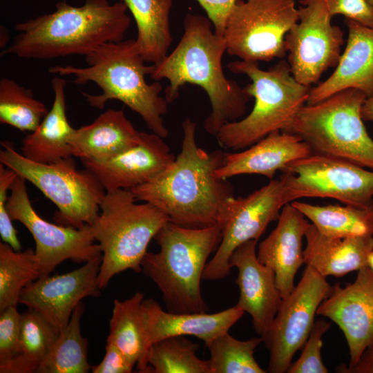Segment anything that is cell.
Listing matches in <instances>:
<instances>
[{"mask_svg":"<svg viewBox=\"0 0 373 373\" xmlns=\"http://www.w3.org/2000/svg\"><path fill=\"white\" fill-rule=\"evenodd\" d=\"M183 26L176 47L161 62L152 64L149 76L154 81L169 82L164 90L168 104L179 97L185 84L202 88L211 106L204 127L215 136L224 124L242 117L250 97L236 81L226 77L222 59L227 52V43L223 36L215 32L210 19L188 13Z\"/></svg>","mask_w":373,"mask_h":373,"instance_id":"cell-1","label":"cell"},{"mask_svg":"<svg viewBox=\"0 0 373 373\" xmlns=\"http://www.w3.org/2000/svg\"><path fill=\"white\" fill-rule=\"evenodd\" d=\"M182 126L181 151L173 163L152 180L130 190L137 201L155 206L171 222L189 228L212 226L222 202L233 196L231 184L215 176L224 153L198 146L195 121L186 118Z\"/></svg>","mask_w":373,"mask_h":373,"instance_id":"cell-2","label":"cell"},{"mask_svg":"<svg viewBox=\"0 0 373 373\" xmlns=\"http://www.w3.org/2000/svg\"><path fill=\"white\" fill-rule=\"evenodd\" d=\"M121 0H85L81 6L61 1L55 10L18 23V34L1 52L21 59H52L87 55L106 43L124 40L131 19Z\"/></svg>","mask_w":373,"mask_h":373,"instance_id":"cell-3","label":"cell"},{"mask_svg":"<svg viewBox=\"0 0 373 373\" xmlns=\"http://www.w3.org/2000/svg\"><path fill=\"white\" fill-rule=\"evenodd\" d=\"M86 67L55 66L48 72L59 76H73V82H94L102 93L82 92L93 108L102 109L110 100H118L137 113L149 130L165 138L169 131L163 116L168 102L161 96L162 86L158 81L148 84L153 65H146L136 39L102 44L85 56Z\"/></svg>","mask_w":373,"mask_h":373,"instance_id":"cell-4","label":"cell"},{"mask_svg":"<svg viewBox=\"0 0 373 373\" xmlns=\"http://www.w3.org/2000/svg\"><path fill=\"white\" fill-rule=\"evenodd\" d=\"M221 238L218 224L189 228L169 221L155 236L160 251L146 252L141 272L160 289L167 311L208 312L200 282L208 258L218 249Z\"/></svg>","mask_w":373,"mask_h":373,"instance_id":"cell-5","label":"cell"},{"mask_svg":"<svg viewBox=\"0 0 373 373\" xmlns=\"http://www.w3.org/2000/svg\"><path fill=\"white\" fill-rule=\"evenodd\" d=\"M227 67L251 79L244 89L255 102L245 117L227 123L219 129L215 137L223 149H245L271 133L287 131L307 102L311 87L296 80L285 59L268 70L260 68L258 62L243 60L229 62Z\"/></svg>","mask_w":373,"mask_h":373,"instance_id":"cell-6","label":"cell"},{"mask_svg":"<svg viewBox=\"0 0 373 373\" xmlns=\"http://www.w3.org/2000/svg\"><path fill=\"white\" fill-rule=\"evenodd\" d=\"M131 190L106 193L98 216L90 224L102 251L98 285L105 289L116 274L142 271L141 263L151 240L168 217L150 203H136Z\"/></svg>","mask_w":373,"mask_h":373,"instance_id":"cell-7","label":"cell"},{"mask_svg":"<svg viewBox=\"0 0 373 373\" xmlns=\"http://www.w3.org/2000/svg\"><path fill=\"white\" fill-rule=\"evenodd\" d=\"M367 96L355 88L305 104L285 131L299 136L314 153L339 157L373 169V140L361 116Z\"/></svg>","mask_w":373,"mask_h":373,"instance_id":"cell-8","label":"cell"},{"mask_svg":"<svg viewBox=\"0 0 373 373\" xmlns=\"http://www.w3.org/2000/svg\"><path fill=\"white\" fill-rule=\"evenodd\" d=\"M1 144L0 162L32 183L56 205L57 222L75 228L94 222L106 191L92 172L79 170L72 157L39 163L18 153L10 142L2 141Z\"/></svg>","mask_w":373,"mask_h":373,"instance_id":"cell-9","label":"cell"},{"mask_svg":"<svg viewBox=\"0 0 373 373\" xmlns=\"http://www.w3.org/2000/svg\"><path fill=\"white\" fill-rule=\"evenodd\" d=\"M298 21L294 0H237L227 18V52L258 62L284 58L285 38Z\"/></svg>","mask_w":373,"mask_h":373,"instance_id":"cell-10","label":"cell"},{"mask_svg":"<svg viewBox=\"0 0 373 373\" xmlns=\"http://www.w3.org/2000/svg\"><path fill=\"white\" fill-rule=\"evenodd\" d=\"M347 160L312 153L295 160L280 177L289 203L301 198H329L345 204L373 205V171Z\"/></svg>","mask_w":373,"mask_h":373,"instance_id":"cell-11","label":"cell"},{"mask_svg":"<svg viewBox=\"0 0 373 373\" xmlns=\"http://www.w3.org/2000/svg\"><path fill=\"white\" fill-rule=\"evenodd\" d=\"M288 203L280 179L271 180L246 197L225 199L219 208L216 223L221 229V241L205 267L202 279L218 280L227 277L233 251L247 241L258 240L269 224L278 220Z\"/></svg>","mask_w":373,"mask_h":373,"instance_id":"cell-12","label":"cell"},{"mask_svg":"<svg viewBox=\"0 0 373 373\" xmlns=\"http://www.w3.org/2000/svg\"><path fill=\"white\" fill-rule=\"evenodd\" d=\"M26 182L23 177L17 175L11 186L6 207L11 220L21 222L32 236L41 276L50 275L66 260L85 263L102 256L99 245L95 243L90 225L75 228L53 224L41 218L29 199Z\"/></svg>","mask_w":373,"mask_h":373,"instance_id":"cell-13","label":"cell"},{"mask_svg":"<svg viewBox=\"0 0 373 373\" xmlns=\"http://www.w3.org/2000/svg\"><path fill=\"white\" fill-rule=\"evenodd\" d=\"M332 289L326 277L306 265L298 285L282 298L272 323L262 336L269 353L267 372H287L294 354L309 335L319 305Z\"/></svg>","mask_w":373,"mask_h":373,"instance_id":"cell-14","label":"cell"},{"mask_svg":"<svg viewBox=\"0 0 373 373\" xmlns=\"http://www.w3.org/2000/svg\"><path fill=\"white\" fill-rule=\"evenodd\" d=\"M298 21L285 35L288 63L294 77L310 87L329 68L336 67L344 44L343 32L332 23L323 0H301Z\"/></svg>","mask_w":373,"mask_h":373,"instance_id":"cell-15","label":"cell"},{"mask_svg":"<svg viewBox=\"0 0 373 373\" xmlns=\"http://www.w3.org/2000/svg\"><path fill=\"white\" fill-rule=\"evenodd\" d=\"M101 262L102 256L71 271L39 277L22 290L19 304L37 312L60 332L83 298L101 295Z\"/></svg>","mask_w":373,"mask_h":373,"instance_id":"cell-16","label":"cell"},{"mask_svg":"<svg viewBox=\"0 0 373 373\" xmlns=\"http://www.w3.org/2000/svg\"><path fill=\"white\" fill-rule=\"evenodd\" d=\"M352 283L332 286L319 305L317 315L329 319L343 332L353 366L373 341V272L368 267L357 271Z\"/></svg>","mask_w":373,"mask_h":373,"instance_id":"cell-17","label":"cell"},{"mask_svg":"<svg viewBox=\"0 0 373 373\" xmlns=\"http://www.w3.org/2000/svg\"><path fill=\"white\" fill-rule=\"evenodd\" d=\"M164 138L142 131L135 146L105 160H82L98 179L106 193L131 189L154 179L175 160Z\"/></svg>","mask_w":373,"mask_h":373,"instance_id":"cell-18","label":"cell"},{"mask_svg":"<svg viewBox=\"0 0 373 373\" xmlns=\"http://www.w3.org/2000/svg\"><path fill=\"white\" fill-rule=\"evenodd\" d=\"M257 242L251 240L238 246L229 265L238 271L236 283L240 296L236 305L251 316L256 333L262 337L277 313L282 296L274 271L257 258Z\"/></svg>","mask_w":373,"mask_h":373,"instance_id":"cell-19","label":"cell"},{"mask_svg":"<svg viewBox=\"0 0 373 373\" xmlns=\"http://www.w3.org/2000/svg\"><path fill=\"white\" fill-rule=\"evenodd\" d=\"M310 223L291 203L281 210L276 227L259 245L257 258L275 274L282 298L294 289V279L304 264L303 238Z\"/></svg>","mask_w":373,"mask_h":373,"instance_id":"cell-20","label":"cell"},{"mask_svg":"<svg viewBox=\"0 0 373 373\" xmlns=\"http://www.w3.org/2000/svg\"><path fill=\"white\" fill-rule=\"evenodd\" d=\"M142 310L148 351L157 341L174 336H193L208 347L216 338L229 332L245 313L236 305L214 314L173 313L164 311L152 298L144 299Z\"/></svg>","mask_w":373,"mask_h":373,"instance_id":"cell-21","label":"cell"},{"mask_svg":"<svg viewBox=\"0 0 373 373\" xmlns=\"http://www.w3.org/2000/svg\"><path fill=\"white\" fill-rule=\"evenodd\" d=\"M346 25L348 38L339 61L327 79L310 88L307 104L348 88L373 95V28L347 19Z\"/></svg>","mask_w":373,"mask_h":373,"instance_id":"cell-22","label":"cell"},{"mask_svg":"<svg viewBox=\"0 0 373 373\" xmlns=\"http://www.w3.org/2000/svg\"><path fill=\"white\" fill-rule=\"evenodd\" d=\"M312 153L309 146L297 135L275 131L240 152L224 153L215 176L227 180L238 175L258 174L272 179L278 171Z\"/></svg>","mask_w":373,"mask_h":373,"instance_id":"cell-23","label":"cell"},{"mask_svg":"<svg viewBox=\"0 0 373 373\" xmlns=\"http://www.w3.org/2000/svg\"><path fill=\"white\" fill-rule=\"evenodd\" d=\"M142 137L123 111L108 109L92 123L75 129L72 155L81 160L102 161L137 144Z\"/></svg>","mask_w":373,"mask_h":373,"instance_id":"cell-24","label":"cell"},{"mask_svg":"<svg viewBox=\"0 0 373 373\" xmlns=\"http://www.w3.org/2000/svg\"><path fill=\"white\" fill-rule=\"evenodd\" d=\"M305 237L304 264L324 277H343L367 267V257L373 250V236L329 237L312 223Z\"/></svg>","mask_w":373,"mask_h":373,"instance_id":"cell-25","label":"cell"},{"mask_svg":"<svg viewBox=\"0 0 373 373\" xmlns=\"http://www.w3.org/2000/svg\"><path fill=\"white\" fill-rule=\"evenodd\" d=\"M66 84L61 77L51 79L52 106L39 126L22 140L21 154L28 160L50 164L73 157L70 140L75 128L66 116Z\"/></svg>","mask_w":373,"mask_h":373,"instance_id":"cell-26","label":"cell"},{"mask_svg":"<svg viewBox=\"0 0 373 373\" xmlns=\"http://www.w3.org/2000/svg\"><path fill=\"white\" fill-rule=\"evenodd\" d=\"M137 25L135 39L144 61L161 62L169 54L173 42L170 12L173 0H122Z\"/></svg>","mask_w":373,"mask_h":373,"instance_id":"cell-27","label":"cell"},{"mask_svg":"<svg viewBox=\"0 0 373 373\" xmlns=\"http://www.w3.org/2000/svg\"><path fill=\"white\" fill-rule=\"evenodd\" d=\"M144 299L142 293L136 292L124 300H114L107 337L135 364L137 372L141 373H146L148 368Z\"/></svg>","mask_w":373,"mask_h":373,"instance_id":"cell-28","label":"cell"},{"mask_svg":"<svg viewBox=\"0 0 373 373\" xmlns=\"http://www.w3.org/2000/svg\"><path fill=\"white\" fill-rule=\"evenodd\" d=\"M291 204L325 236L340 238L373 236V205L318 206L298 201Z\"/></svg>","mask_w":373,"mask_h":373,"instance_id":"cell-29","label":"cell"},{"mask_svg":"<svg viewBox=\"0 0 373 373\" xmlns=\"http://www.w3.org/2000/svg\"><path fill=\"white\" fill-rule=\"evenodd\" d=\"M59 332L41 314L28 308L21 314L19 354L8 363L0 365V373H36Z\"/></svg>","mask_w":373,"mask_h":373,"instance_id":"cell-30","label":"cell"},{"mask_svg":"<svg viewBox=\"0 0 373 373\" xmlns=\"http://www.w3.org/2000/svg\"><path fill=\"white\" fill-rule=\"evenodd\" d=\"M84 309L82 302L75 307L36 373H87L91 370L88 361V341L81 332Z\"/></svg>","mask_w":373,"mask_h":373,"instance_id":"cell-31","label":"cell"},{"mask_svg":"<svg viewBox=\"0 0 373 373\" xmlns=\"http://www.w3.org/2000/svg\"><path fill=\"white\" fill-rule=\"evenodd\" d=\"M41 276L35 250L15 251L0 242V312L19 304L22 290Z\"/></svg>","mask_w":373,"mask_h":373,"instance_id":"cell-32","label":"cell"},{"mask_svg":"<svg viewBox=\"0 0 373 373\" xmlns=\"http://www.w3.org/2000/svg\"><path fill=\"white\" fill-rule=\"evenodd\" d=\"M199 347L186 336L158 341L149 349L146 373H210L208 360L196 355Z\"/></svg>","mask_w":373,"mask_h":373,"instance_id":"cell-33","label":"cell"},{"mask_svg":"<svg viewBox=\"0 0 373 373\" xmlns=\"http://www.w3.org/2000/svg\"><path fill=\"white\" fill-rule=\"evenodd\" d=\"M46 105L32 91L14 79L0 80V122L22 132L34 131L48 113Z\"/></svg>","mask_w":373,"mask_h":373,"instance_id":"cell-34","label":"cell"},{"mask_svg":"<svg viewBox=\"0 0 373 373\" xmlns=\"http://www.w3.org/2000/svg\"><path fill=\"white\" fill-rule=\"evenodd\" d=\"M262 338L253 337L247 341L235 338L229 332L216 338L207 347L210 373H266L254 357L256 347Z\"/></svg>","mask_w":373,"mask_h":373,"instance_id":"cell-35","label":"cell"},{"mask_svg":"<svg viewBox=\"0 0 373 373\" xmlns=\"http://www.w3.org/2000/svg\"><path fill=\"white\" fill-rule=\"evenodd\" d=\"M331 322L319 319L314 322L309 335L303 346L301 354L291 362L287 373H327L328 370L323 362L321 349L323 336L329 329Z\"/></svg>","mask_w":373,"mask_h":373,"instance_id":"cell-36","label":"cell"},{"mask_svg":"<svg viewBox=\"0 0 373 373\" xmlns=\"http://www.w3.org/2000/svg\"><path fill=\"white\" fill-rule=\"evenodd\" d=\"M21 314L17 306L0 312V365L8 363L19 354Z\"/></svg>","mask_w":373,"mask_h":373,"instance_id":"cell-37","label":"cell"},{"mask_svg":"<svg viewBox=\"0 0 373 373\" xmlns=\"http://www.w3.org/2000/svg\"><path fill=\"white\" fill-rule=\"evenodd\" d=\"M12 169L0 164V235L3 242L9 245L15 251L21 249V242L17 237V232L6 207L8 198V191L17 177Z\"/></svg>","mask_w":373,"mask_h":373,"instance_id":"cell-38","label":"cell"},{"mask_svg":"<svg viewBox=\"0 0 373 373\" xmlns=\"http://www.w3.org/2000/svg\"><path fill=\"white\" fill-rule=\"evenodd\" d=\"M332 15H341L347 19L373 28V7L366 0H323Z\"/></svg>","mask_w":373,"mask_h":373,"instance_id":"cell-39","label":"cell"},{"mask_svg":"<svg viewBox=\"0 0 373 373\" xmlns=\"http://www.w3.org/2000/svg\"><path fill=\"white\" fill-rule=\"evenodd\" d=\"M135 364L111 341L106 339V352L102 361L91 366L93 373H130Z\"/></svg>","mask_w":373,"mask_h":373,"instance_id":"cell-40","label":"cell"},{"mask_svg":"<svg viewBox=\"0 0 373 373\" xmlns=\"http://www.w3.org/2000/svg\"><path fill=\"white\" fill-rule=\"evenodd\" d=\"M205 10L215 32L223 35L227 18L237 0H196Z\"/></svg>","mask_w":373,"mask_h":373,"instance_id":"cell-41","label":"cell"},{"mask_svg":"<svg viewBox=\"0 0 373 373\" xmlns=\"http://www.w3.org/2000/svg\"><path fill=\"white\" fill-rule=\"evenodd\" d=\"M336 370L342 373H373V341L365 348L353 366L339 365Z\"/></svg>","mask_w":373,"mask_h":373,"instance_id":"cell-42","label":"cell"},{"mask_svg":"<svg viewBox=\"0 0 373 373\" xmlns=\"http://www.w3.org/2000/svg\"><path fill=\"white\" fill-rule=\"evenodd\" d=\"M361 116L363 121L373 122V95L365 99L361 108Z\"/></svg>","mask_w":373,"mask_h":373,"instance_id":"cell-43","label":"cell"},{"mask_svg":"<svg viewBox=\"0 0 373 373\" xmlns=\"http://www.w3.org/2000/svg\"><path fill=\"white\" fill-rule=\"evenodd\" d=\"M367 267L373 272V250L368 255V257H367Z\"/></svg>","mask_w":373,"mask_h":373,"instance_id":"cell-44","label":"cell"},{"mask_svg":"<svg viewBox=\"0 0 373 373\" xmlns=\"http://www.w3.org/2000/svg\"><path fill=\"white\" fill-rule=\"evenodd\" d=\"M367 3L373 7V0H366Z\"/></svg>","mask_w":373,"mask_h":373,"instance_id":"cell-45","label":"cell"}]
</instances>
